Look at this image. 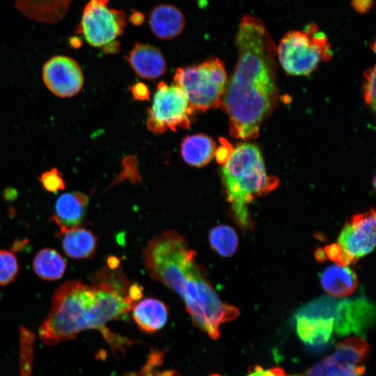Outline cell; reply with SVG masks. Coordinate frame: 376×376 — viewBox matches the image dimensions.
<instances>
[{
	"mask_svg": "<svg viewBox=\"0 0 376 376\" xmlns=\"http://www.w3.org/2000/svg\"><path fill=\"white\" fill-rule=\"evenodd\" d=\"M276 52L283 70L292 75L311 73L332 54L326 35L319 31L315 24H308L304 31L287 32Z\"/></svg>",
	"mask_w": 376,
	"mask_h": 376,
	"instance_id": "obj_6",
	"label": "cell"
},
{
	"mask_svg": "<svg viewBox=\"0 0 376 376\" xmlns=\"http://www.w3.org/2000/svg\"><path fill=\"white\" fill-rule=\"evenodd\" d=\"M21 376H31V365L29 363L21 364Z\"/></svg>",
	"mask_w": 376,
	"mask_h": 376,
	"instance_id": "obj_32",
	"label": "cell"
},
{
	"mask_svg": "<svg viewBox=\"0 0 376 376\" xmlns=\"http://www.w3.org/2000/svg\"><path fill=\"white\" fill-rule=\"evenodd\" d=\"M297 315L320 316L333 322L334 334L363 335L375 318V307L365 297L336 299L322 297L301 308Z\"/></svg>",
	"mask_w": 376,
	"mask_h": 376,
	"instance_id": "obj_7",
	"label": "cell"
},
{
	"mask_svg": "<svg viewBox=\"0 0 376 376\" xmlns=\"http://www.w3.org/2000/svg\"><path fill=\"white\" fill-rule=\"evenodd\" d=\"M58 236L64 253L72 259H86L95 251L97 237L87 228L79 226L59 233Z\"/></svg>",
	"mask_w": 376,
	"mask_h": 376,
	"instance_id": "obj_18",
	"label": "cell"
},
{
	"mask_svg": "<svg viewBox=\"0 0 376 376\" xmlns=\"http://www.w3.org/2000/svg\"><path fill=\"white\" fill-rule=\"evenodd\" d=\"M19 264L15 254L10 251H0V285L13 282L19 272Z\"/></svg>",
	"mask_w": 376,
	"mask_h": 376,
	"instance_id": "obj_23",
	"label": "cell"
},
{
	"mask_svg": "<svg viewBox=\"0 0 376 376\" xmlns=\"http://www.w3.org/2000/svg\"><path fill=\"white\" fill-rule=\"evenodd\" d=\"M149 25L153 34L159 39L169 40L179 36L185 26L182 11L175 6L160 3L149 15Z\"/></svg>",
	"mask_w": 376,
	"mask_h": 376,
	"instance_id": "obj_14",
	"label": "cell"
},
{
	"mask_svg": "<svg viewBox=\"0 0 376 376\" xmlns=\"http://www.w3.org/2000/svg\"><path fill=\"white\" fill-rule=\"evenodd\" d=\"M127 59L136 74L145 79H156L166 70L165 60L160 49L150 45L136 43Z\"/></svg>",
	"mask_w": 376,
	"mask_h": 376,
	"instance_id": "obj_15",
	"label": "cell"
},
{
	"mask_svg": "<svg viewBox=\"0 0 376 376\" xmlns=\"http://www.w3.org/2000/svg\"><path fill=\"white\" fill-rule=\"evenodd\" d=\"M134 304L129 288L113 274H97L94 285L68 281L53 295L48 315L39 329L40 338L51 345L82 331L97 329L111 345H120L124 343L106 325L126 315Z\"/></svg>",
	"mask_w": 376,
	"mask_h": 376,
	"instance_id": "obj_3",
	"label": "cell"
},
{
	"mask_svg": "<svg viewBox=\"0 0 376 376\" xmlns=\"http://www.w3.org/2000/svg\"><path fill=\"white\" fill-rule=\"evenodd\" d=\"M130 22L134 25H140L144 21V16L141 13L134 11L130 17Z\"/></svg>",
	"mask_w": 376,
	"mask_h": 376,
	"instance_id": "obj_31",
	"label": "cell"
},
{
	"mask_svg": "<svg viewBox=\"0 0 376 376\" xmlns=\"http://www.w3.org/2000/svg\"><path fill=\"white\" fill-rule=\"evenodd\" d=\"M375 227L374 210L355 214L343 227L338 237V244L354 261L374 249Z\"/></svg>",
	"mask_w": 376,
	"mask_h": 376,
	"instance_id": "obj_12",
	"label": "cell"
},
{
	"mask_svg": "<svg viewBox=\"0 0 376 376\" xmlns=\"http://www.w3.org/2000/svg\"><path fill=\"white\" fill-rule=\"evenodd\" d=\"M238 60L221 104L233 138L253 139L277 97L276 47L259 18L244 15L235 36Z\"/></svg>",
	"mask_w": 376,
	"mask_h": 376,
	"instance_id": "obj_1",
	"label": "cell"
},
{
	"mask_svg": "<svg viewBox=\"0 0 376 376\" xmlns=\"http://www.w3.org/2000/svg\"><path fill=\"white\" fill-rule=\"evenodd\" d=\"M88 201V197L79 191L66 192L58 197L50 219L58 226V234L81 225Z\"/></svg>",
	"mask_w": 376,
	"mask_h": 376,
	"instance_id": "obj_13",
	"label": "cell"
},
{
	"mask_svg": "<svg viewBox=\"0 0 376 376\" xmlns=\"http://www.w3.org/2000/svg\"><path fill=\"white\" fill-rule=\"evenodd\" d=\"M33 269L38 276L47 281L61 279L66 269V262L55 249L40 250L33 260Z\"/></svg>",
	"mask_w": 376,
	"mask_h": 376,
	"instance_id": "obj_21",
	"label": "cell"
},
{
	"mask_svg": "<svg viewBox=\"0 0 376 376\" xmlns=\"http://www.w3.org/2000/svg\"><path fill=\"white\" fill-rule=\"evenodd\" d=\"M193 111L181 88L161 81L148 110V128L155 134H162L168 129L172 131L187 129L190 125Z\"/></svg>",
	"mask_w": 376,
	"mask_h": 376,
	"instance_id": "obj_9",
	"label": "cell"
},
{
	"mask_svg": "<svg viewBox=\"0 0 376 376\" xmlns=\"http://www.w3.org/2000/svg\"><path fill=\"white\" fill-rule=\"evenodd\" d=\"M322 288L335 297H345L352 294L357 288V278L350 268L340 265H331L321 274Z\"/></svg>",
	"mask_w": 376,
	"mask_h": 376,
	"instance_id": "obj_20",
	"label": "cell"
},
{
	"mask_svg": "<svg viewBox=\"0 0 376 376\" xmlns=\"http://www.w3.org/2000/svg\"><path fill=\"white\" fill-rule=\"evenodd\" d=\"M210 376H221V375H217V374H212V375H210Z\"/></svg>",
	"mask_w": 376,
	"mask_h": 376,
	"instance_id": "obj_33",
	"label": "cell"
},
{
	"mask_svg": "<svg viewBox=\"0 0 376 376\" xmlns=\"http://www.w3.org/2000/svg\"><path fill=\"white\" fill-rule=\"evenodd\" d=\"M220 141L221 146L218 149H216L214 155L218 163L223 164L230 157L233 148L226 139L221 138Z\"/></svg>",
	"mask_w": 376,
	"mask_h": 376,
	"instance_id": "obj_27",
	"label": "cell"
},
{
	"mask_svg": "<svg viewBox=\"0 0 376 376\" xmlns=\"http://www.w3.org/2000/svg\"><path fill=\"white\" fill-rule=\"evenodd\" d=\"M38 179L43 188L51 193H56L65 187L64 179L56 168L43 172Z\"/></svg>",
	"mask_w": 376,
	"mask_h": 376,
	"instance_id": "obj_24",
	"label": "cell"
},
{
	"mask_svg": "<svg viewBox=\"0 0 376 376\" xmlns=\"http://www.w3.org/2000/svg\"><path fill=\"white\" fill-rule=\"evenodd\" d=\"M209 240L212 248L224 257L233 255L238 245L235 230L226 225L217 226L211 229Z\"/></svg>",
	"mask_w": 376,
	"mask_h": 376,
	"instance_id": "obj_22",
	"label": "cell"
},
{
	"mask_svg": "<svg viewBox=\"0 0 376 376\" xmlns=\"http://www.w3.org/2000/svg\"><path fill=\"white\" fill-rule=\"evenodd\" d=\"M323 254L336 262L337 265L346 266L354 262L338 244H333L325 247Z\"/></svg>",
	"mask_w": 376,
	"mask_h": 376,
	"instance_id": "obj_26",
	"label": "cell"
},
{
	"mask_svg": "<svg viewBox=\"0 0 376 376\" xmlns=\"http://www.w3.org/2000/svg\"><path fill=\"white\" fill-rule=\"evenodd\" d=\"M42 77L47 89L61 98L77 95L84 85V75L79 63L73 58L56 55L42 67Z\"/></svg>",
	"mask_w": 376,
	"mask_h": 376,
	"instance_id": "obj_11",
	"label": "cell"
},
{
	"mask_svg": "<svg viewBox=\"0 0 376 376\" xmlns=\"http://www.w3.org/2000/svg\"><path fill=\"white\" fill-rule=\"evenodd\" d=\"M134 97L139 100H145L149 97L150 92L148 86L141 82L135 84L131 88Z\"/></svg>",
	"mask_w": 376,
	"mask_h": 376,
	"instance_id": "obj_29",
	"label": "cell"
},
{
	"mask_svg": "<svg viewBox=\"0 0 376 376\" xmlns=\"http://www.w3.org/2000/svg\"><path fill=\"white\" fill-rule=\"evenodd\" d=\"M106 2L91 0L85 6L79 26V33L94 47L104 53L118 52L120 36L126 25V13L123 10L109 8Z\"/></svg>",
	"mask_w": 376,
	"mask_h": 376,
	"instance_id": "obj_8",
	"label": "cell"
},
{
	"mask_svg": "<svg viewBox=\"0 0 376 376\" xmlns=\"http://www.w3.org/2000/svg\"><path fill=\"white\" fill-rule=\"evenodd\" d=\"M370 346L362 338H345L333 353L305 372L294 376H365Z\"/></svg>",
	"mask_w": 376,
	"mask_h": 376,
	"instance_id": "obj_10",
	"label": "cell"
},
{
	"mask_svg": "<svg viewBox=\"0 0 376 376\" xmlns=\"http://www.w3.org/2000/svg\"><path fill=\"white\" fill-rule=\"evenodd\" d=\"M221 169L227 198L238 224H250L248 205L256 196L265 194L279 183L268 176L258 148L250 143L238 144Z\"/></svg>",
	"mask_w": 376,
	"mask_h": 376,
	"instance_id": "obj_4",
	"label": "cell"
},
{
	"mask_svg": "<svg viewBox=\"0 0 376 376\" xmlns=\"http://www.w3.org/2000/svg\"><path fill=\"white\" fill-rule=\"evenodd\" d=\"M295 322L298 336L311 347L325 346L334 335L333 322L328 318L295 314Z\"/></svg>",
	"mask_w": 376,
	"mask_h": 376,
	"instance_id": "obj_16",
	"label": "cell"
},
{
	"mask_svg": "<svg viewBox=\"0 0 376 376\" xmlns=\"http://www.w3.org/2000/svg\"><path fill=\"white\" fill-rule=\"evenodd\" d=\"M353 9L360 14L368 13L374 4L373 0H350Z\"/></svg>",
	"mask_w": 376,
	"mask_h": 376,
	"instance_id": "obj_30",
	"label": "cell"
},
{
	"mask_svg": "<svg viewBox=\"0 0 376 376\" xmlns=\"http://www.w3.org/2000/svg\"><path fill=\"white\" fill-rule=\"evenodd\" d=\"M132 309L133 319L143 331H158L166 322L167 308L163 302L157 299H144L134 304Z\"/></svg>",
	"mask_w": 376,
	"mask_h": 376,
	"instance_id": "obj_17",
	"label": "cell"
},
{
	"mask_svg": "<svg viewBox=\"0 0 376 376\" xmlns=\"http://www.w3.org/2000/svg\"><path fill=\"white\" fill-rule=\"evenodd\" d=\"M195 255L175 231L154 237L144 251L146 265L152 278L176 292L194 324L217 339L220 325L235 319L238 309L221 301L203 268L196 263Z\"/></svg>",
	"mask_w": 376,
	"mask_h": 376,
	"instance_id": "obj_2",
	"label": "cell"
},
{
	"mask_svg": "<svg viewBox=\"0 0 376 376\" xmlns=\"http://www.w3.org/2000/svg\"><path fill=\"white\" fill-rule=\"evenodd\" d=\"M216 149V143L210 136L203 134H193L182 141L181 155L188 164L203 167L212 160Z\"/></svg>",
	"mask_w": 376,
	"mask_h": 376,
	"instance_id": "obj_19",
	"label": "cell"
},
{
	"mask_svg": "<svg viewBox=\"0 0 376 376\" xmlns=\"http://www.w3.org/2000/svg\"><path fill=\"white\" fill-rule=\"evenodd\" d=\"M366 83L364 86V98L370 109L375 110V66L368 70L365 73Z\"/></svg>",
	"mask_w": 376,
	"mask_h": 376,
	"instance_id": "obj_25",
	"label": "cell"
},
{
	"mask_svg": "<svg viewBox=\"0 0 376 376\" xmlns=\"http://www.w3.org/2000/svg\"><path fill=\"white\" fill-rule=\"evenodd\" d=\"M173 79L176 86L184 92L193 111H204L221 104L227 85V75L219 58L180 68L177 69Z\"/></svg>",
	"mask_w": 376,
	"mask_h": 376,
	"instance_id": "obj_5",
	"label": "cell"
},
{
	"mask_svg": "<svg viewBox=\"0 0 376 376\" xmlns=\"http://www.w3.org/2000/svg\"><path fill=\"white\" fill-rule=\"evenodd\" d=\"M247 376H287L284 370L279 367L263 369L259 366H255L249 372Z\"/></svg>",
	"mask_w": 376,
	"mask_h": 376,
	"instance_id": "obj_28",
	"label": "cell"
}]
</instances>
